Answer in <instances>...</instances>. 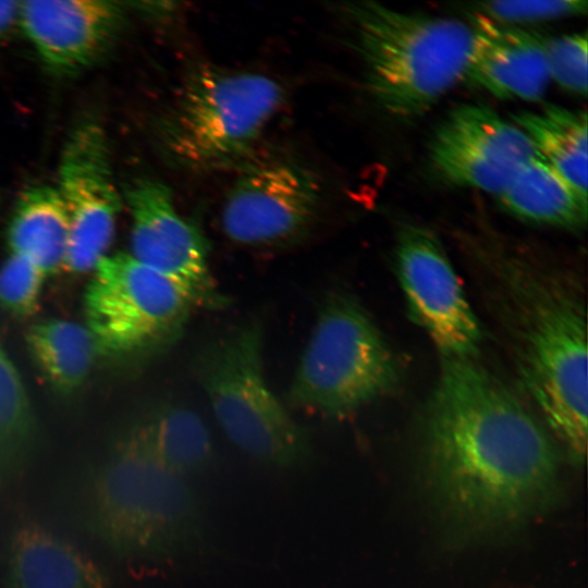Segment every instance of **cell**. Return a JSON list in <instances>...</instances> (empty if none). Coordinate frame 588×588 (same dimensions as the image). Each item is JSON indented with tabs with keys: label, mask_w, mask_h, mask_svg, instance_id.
I'll use <instances>...</instances> for the list:
<instances>
[{
	"label": "cell",
	"mask_w": 588,
	"mask_h": 588,
	"mask_svg": "<svg viewBox=\"0 0 588 588\" xmlns=\"http://www.w3.org/2000/svg\"><path fill=\"white\" fill-rule=\"evenodd\" d=\"M550 431L474 358H443L422 426L420 473L450 535L477 542L516 531L556 504Z\"/></svg>",
	"instance_id": "cell-1"
},
{
	"label": "cell",
	"mask_w": 588,
	"mask_h": 588,
	"mask_svg": "<svg viewBox=\"0 0 588 588\" xmlns=\"http://www.w3.org/2000/svg\"><path fill=\"white\" fill-rule=\"evenodd\" d=\"M78 510L84 527L126 560H171L204 544L201 503L185 476L119 442L84 477Z\"/></svg>",
	"instance_id": "cell-2"
},
{
	"label": "cell",
	"mask_w": 588,
	"mask_h": 588,
	"mask_svg": "<svg viewBox=\"0 0 588 588\" xmlns=\"http://www.w3.org/2000/svg\"><path fill=\"white\" fill-rule=\"evenodd\" d=\"M342 10L353 28L367 89L387 113L420 117L463 79L469 24L372 1L350 2Z\"/></svg>",
	"instance_id": "cell-3"
},
{
	"label": "cell",
	"mask_w": 588,
	"mask_h": 588,
	"mask_svg": "<svg viewBox=\"0 0 588 588\" xmlns=\"http://www.w3.org/2000/svg\"><path fill=\"white\" fill-rule=\"evenodd\" d=\"M283 98L282 86L266 75L199 65L159 122L161 149L189 171L243 168Z\"/></svg>",
	"instance_id": "cell-4"
},
{
	"label": "cell",
	"mask_w": 588,
	"mask_h": 588,
	"mask_svg": "<svg viewBox=\"0 0 588 588\" xmlns=\"http://www.w3.org/2000/svg\"><path fill=\"white\" fill-rule=\"evenodd\" d=\"M517 367L546 426L573 461L587 449V324L584 306L553 281L519 284ZM547 428V429H548Z\"/></svg>",
	"instance_id": "cell-5"
},
{
	"label": "cell",
	"mask_w": 588,
	"mask_h": 588,
	"mask_svg": "<svg viewBox=\"0 0 588 588\" xmlns=\"http://www.w3.org/2000/svg\"><path fill=\"white\" fill-rule=\"evenodd\" d=\"M195 368L217 422L241 451L279 468L309 465L313 450L306 432L266 380L262 331L256 322L207 343Z\"/></svg>",
	"instance_id": "cell-6"
},
{
	"label": "cell",
	"mask_w": 588,
	"mask_h": 588,
	"mask_svg": "<svg viewBox=\"0 0 588 588\" xmlns=\"http://www.w3.org/2000/svg\"><path fill=\"white\" fill-rule=\"evenodd\" d=\"M397 377L396 359L369 315L335 294L319 309L289 395L298 407L341 418L392 390Z\"/></svg>",
	"instance_id": "cell-7"
},
{
	"label": "cell",
	"mask_w": 588,
	"mask_h": 588,
	"mask_svg": "<svg viewBox=\"0 0 588 588\" xmlns=\"http://www.w3.org/2000/svg\"><path fill=\"white\" fill-rule=\"evenodd\" d=\"M194 307L174 282L127 253L107 255L93 271L84 296L85 326L100 352L118 356L169 347Z\"/></svg>",
	"instance_id": "cell-8"
},
{
	"label": "cell",
	"mask_w": 588,
	"mask_h": 588,
	"mask_svg": "<svg viewBox=\"0 0 588 588\" xmlns=\"http://www.w3.org/2000/svg\"><path fill=\"white\" fill-rule=\"evenodd\" d=\"M57 189L70 224L63 270L74 274L94 271L108 255L122 205L107 134L94 118L84 119L71 131L60 160Z\"/></svg>",
	"instance_id": "cell-9"
},
{
	"label": "cell",
	"mask_w": 588,
	"mask_h": 588,
	"mask_svg": "<svg viewBox=\"0 0 588 588\" xmlns=\"http://www.w3.org/2000/svg\"><path fill=\"white\" fill-rule=\"evenodd\" d=\"M320 200L317 176L296 162H248L232 184L221 224L233 242L275 246L298 238L316 218Z\"/></svg>",
	"instance_id": "cell-10"
},
{
	"label": "cell",
	"mask_w": 588,
	"mask_h": 588,
	"mask_svg": "<svg viewBox=\"0 0 588 588\" xmlns=\"http://www.w3.org/2000/svg\"><path fill=\"white\" fill-rule=\"evenodd\" d=\"M395 257L413 320L443 358H475L479 321L438 238L425 228L406 226L399 234Z\"/></svg>",
	"instance_id": "cell-11"
},
{
	"label": "cell",
	"mask_w": 588,
	"mask_h": 588,
	"mask_svg": "<svg viewBox=\"0 0 588 588\" xmlns=\"http://www.w3.org/2000/svg\"><path fill=\"white\" fill-rule=\"evenodd\" d=\"M124 197L132 218L130 255L174 282L196 307L223 305L204 237L179 213L168 186L138 177Z\"/></svg>",
	"instance_id": "cell-12"
},
{
	"label": "cell",
	"mask_w": 588,
	"mask_h": 588,
	"mask_svg": "<svg viewBox=\"0 0 588 588\" xmlns=\"http://www.w3.org/2000/svg\"><path fill=\"white\" fill-rule=\"evenodd\" d=\"M536 155L530 139L518 126L481 105L452 110L430 145L432 166L445 182L497 195Z\"/></svg>",
	"instance_id": "cell-13"
},
{
	"label": "cell",
	"mask_w": 588,
	"mask_h": 588,
	"mask_svg": "<svg viewBox=\"0 0 588 588\" xmlns=\"http://www.w3.org/2000/svg\"><path fill=\"white\" fill-rule=\"evenodd\" d=\"M19 24L49 72L69 76L109 51L125 24V9L102 0L23 1Z\"/></svg>",
	"instance_id": "cell-14"
},
{
	"label": "cell",
	"mask_w": 588,
	"mask_h": 588,
	"mask_svg": "<svg viewBox=\"0 0 588 588\" xmlns=\"http://www.w3.org/2000/svg\"><path fill=\"white\" fill-rule=\"evenodd\" d=\"M471 44L463 79L500 99L539 100L549 84L547 39L471 13Z\"/></svg>",
	"instance_id": "cell-15"
},
{
	"label": "cell",
	"mask_w": 588,
	"mask_h": 588,
	"mask_svg": "<svg viewBox=\"0 0 588 588\" xmlns=\"http://www.w3.org/2000/svg\"><path fill=\"white\" fill-rule=\"evenodd\" d=\"M4 588H113L110 577L74 544L37 523L10 542Z\"/></svg>",
	"instance_id": "cell-16"
},
{
	"label": "cell",
	"mask_w": 588,
	"mask_h": 588,
	"mask_svg": "<svg viewBox=\"0 0 588 588\" xmlns=\"http://www.w3.org/2000/svg\"><path fill=\"white\" fill-rule=\"evenodd\" d=\"M117 442L182 476L207 468L215 455L211 434L200 415L176 403L152 409Z\"/></svg>",
	"instance_id": "cell-17"
},
{
	"label": "cell",
	"mask_w": 588,
	"mask_h": 588,
	"mask_svg": "<svg viewBox=\"0 0 588 588\" xmlns=\"http://www.w3.org/2000/svg\"><path fill=\"white\" fill-rule=\"evenodd\" d=\"M69 217L57 187L35 185L22 192L8 228L12 254L38 266L47 275L64 269Z\"/></svg>",
	"instance_id": "cell-18"
},
{
	"label": "cell",
	"mask_w": 588,
	"mask_h": 588,
	"mask_svg": "<svg viewBox=\"0 0 588 588\" xmlns=\"http://www.w3.org/2000/svg\"><path fill=\"white\" fill-rule=\"evenodd\" d=\"M498 197L510 213L529 222L576 230L587 221V197L539 155L518 169Z\"/></svg>",
	"instance_id": "cell-19"
},
{
	"label": "cell",
	"mask_w": 588,
	"mask_h": 588,
	"mask_svg": "<svg viewBox=\"0 0 588 588\" xmlns=\"http://www.w3.org/2000/svg\"><path fill=\"white\" fill-rule=\"evenodd\" d=\"M537 154L577 192L587 197V114L549 105L513 115Z\"/></svg>",
	"instance_id": "cell-20"
},
{
	"label": "cell",
	"mask_w": 588,
	"mask_h": 588,
	"mask_svg": "<svg viewBox=\"0 0 588 588\" xmlns=\"http://www.w3.org/2000/svg\"><path fill=\"white\" fill-rule=\"evenodd\" d=\"M26 343L47 381L64 393L84 383L100 353L85 324L61 319L33 324L26 333Z\"/></svg>",
	"instance_id": "cell-21"
},
{
	"label": "cell",
	"mask_w": 588,
	"mask_h": 588,
	"mask_svg": "<svg viewBox=\"0 0 588 588\" xmlns=\"http://www.w3.org/2000/svg\"><path fill=\"white\" fill-rule=\"evenodd\" d=\"M36 441L37 427L27 392L0 343V490L22 477Z\"/></svg>",
	"instance_id": "cell-22"
},
{
	"label": "cell",
	"mask_w": 588,
	"mask_h": 588,
	"mask_svg": "<svg viewBox=\"0 0 588 588\" xmlns=\"http://www.w3.org/2000/svg\"><path fill=\"white\" fill-rule=\"evenodd\" d=\"M46 277L30 260L11 253L0 267L1 306L15 316H30L38 309Z\"/></svg>",
	"instance_id": "cell-23"
},
{
	"label": "cell",
	"mask_w": 588,
	"mask_h": 588,
	"mask_svg": "<svg viewBox=\"0 0 588 588\" xmlns=\"http://www.w3.org/2000/svg\"><path fill=\"white\" fill-rule=\"evenodd\" d=\"M587 35L575 33L547 39L550 78L561 87L585 96L587 94Z\"/></svg>",
	"instance_id": "cell-24"
},
{
	"label": "cell",
	"mask_w": 588,
	"mask_h": 588,
	"mask_svg": "<svg viewBox=\"0 0 588 588\" xmlns=\"http://www.w3.org/2000/svg\"><path fill=\"white\" fill-rule=\"evenodd\" d=\"M586 0L487 1L474 3V13L512 24L553 20L587 12Z\"/></svg>",
	"instance_id": "cell-25"
},
{
	"label": "cell",
	"mask_w": 588,
	"mask_h": 588,
	"mask_svg": "<svg viewBox=\"0 0 588 588\" xmlns=\"http://www.w3.org/2000/svg\"><path fill=\"white\" fill-rule=\"evenodd\" d=\"M19 8L20 2L17 1H0V44L19 24Z\"/></svg>",
	"instance_id": "cell-26"
}]
</instances>
